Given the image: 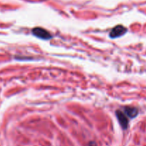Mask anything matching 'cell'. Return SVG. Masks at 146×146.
Instances as JSON below:
<instances>
[{
    "label": "cell",
    "instance_id": "2",
    "mask_svg": "<svg viewBox=\"0 0 146 146\" xmlns=\"http://www.w3.org/2000/svg\"><path fill=\"white\" fill-rule=\"evenodd\" d=\"M128 31L127 28H125L123 25H117L114 28L112 29L109 33V37L112 39H115L117 37H120L124 35Z\"/></svg>",
    "mask_w": 146,
    "mask_h": 146
},
{
    "label": "cell",
    "instance_id": "4",
    "mask_svg": "<svg viewBox=\"0 0 146 146\" xmlns=\"http://www.w3.org/2000/svg\"><path fill=\"white\" fill-rule=\"evenodd\" d=\"M124 113L131 118H134L138 115V110L136 107H125L124 108Z\"/></svg>",
    "mask_w": 146,
    "mask_h": 146
},
{
    "label": "cell",
    "instance_id": "5",
    "mask_svg": "<svg viewBox=\"0 0 146 146\" xmlns=\"http://www.w3.org/2000/svg\"><path fill=\"white\" fill-rule=\"evenodd\" d=\"M88 146H97V145L95 142L92 141V142H90L89 144H88Z\"/></svg>",
    "mask_w": 146,
    "mask_h": 146
},
{
    "label": "cell",
    "instance_id": "3",
    "mask_svg": "<svg viewBox=\"0 0 146 146\" xmlns=\"http://www.w3.org/2000/svg\"><path fill=\"white\" fill-rule=\"evenodd\" d=\"M115 115H116V117L117 118H118V122H119L121 127H122L124 130L128 128V123H129V122H128V118H127L125 113H123L122 111H121V110H116Z\"/></svg>",
    "mask_w": 146,
    "mask_h": 146
},
{
    "label": "cell",
    "instance_id": "1",
    "mask_svg": "<svg viewBox=\"0 0 146 146\" xmlns=\"http://www.w3.org/2000/svg\"><path fill=\"white\" fill-rule=\"evenodd\" d=\"M32 34L35 37L41 39V40H51L53 37V36L47 30L41 28V27H35V28L33 29Z\"/></svg>",
    "mask_w": 146,
    "mask_h": 146
}]
</instances>
